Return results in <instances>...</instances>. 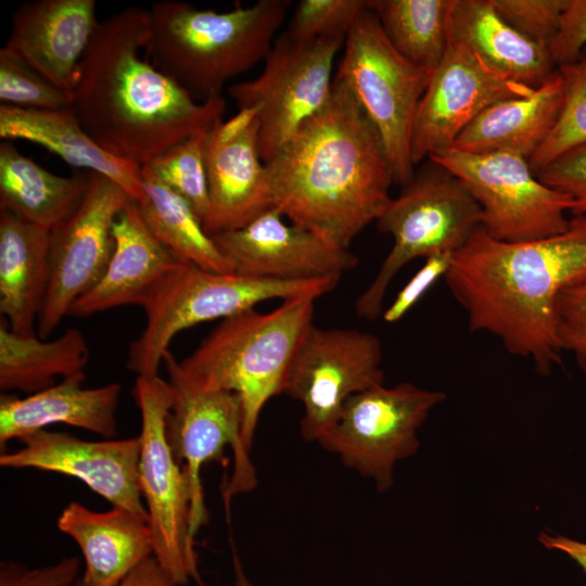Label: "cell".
Returning a JSON list of instances; mask_svg holds the SVG:
<instances>
[{"label":"cell","mask_w":586,"mask_h":586,"mask_svg":"<svg viewBox=\"0 0 586 586\" xmlns=\"http://www.w3.org/2000/svg\"><path fill=\"white\" fill-rule=\"evenodd\" d=\"M556 336L586 373V279L561 292L556 305Z\"/></svg>","instance_id":"37"},{"label":"cell","mask_w":586,"mask_h":586,"mask_svg":"<svg viewBox=\"0 0 586 586\" xmlns=\"http://www.w3.org/2000/svg\"><path fill=\"white\" fill-rule=\"evenodd\" d=\"M88 178L89 173L52 174L10 141L0 143V208L29 224L51 231L68 219L85 198Z\"/></svg>","instance_id":"28"},{"label":"cell","mask_w":586,"mask_h":586,"mask_svg":"<svg viewBox=\"0 0 586 586\" xmlns=\"http://www.w3.org/2000/svg\"><path fill=\"white\" fill-rule=\"evenodd\" d=\"M451 171L482 211L494 239L522 242L564 231L572 201L543 183L528 160L511 153H470L454 148L429 157Z\"/></svg>","instance_id":"12"},{"label":"cell","mask_w":586,"mask_h":586,"mask_svg":"<svg viewBox=\"0 0 586 586\" xmlns=\"http://www.w3.org/2000/svg\"><path fill=\"white\" fill-rule=\"evenodd\" d=\"M232 263L234 272L244 276L303 280L339 276L358 264L348 249L331 244L317 233L286 224L271 208L246 226L212 237Z\"/></svg>","instance_id":"19"},{"label":"cell","mask_w":586,"mask_h":586,"mask_svg":"<svg viewBox=\"0 0 586 586\" xmlns=\"http://www.w3.org/2000/svg\"><path fill=\"white\" fill-rule=\"evenodd\" d=\"M368 0H301L284 33L292 39L346 38Z\"/></svg>","instance_id":"35"},{"label":"cell","mask_w":586,"mask_h":586,"mask_svg":"<svg viewBox=\"0 0 586 586\" xmlns=\"http://www.w3.org/2000/svg\"><path fill=\"white\" fill-rule=\"evenodd\" d=\"M0 101L25 110L53 111L73 106V98L17 55L0 50Z\"/></svg>","instance_id":"34"},{"label":"cell","mask_w":586,"mask_h":586,"mask_svg":"<svg viewBox=\"0 0 586 586\" xmlns=\"http://www.w3.org/2000/svg\"><path fill=\"white\" fill-rule=\"evenodd\" d=\"M50 230L0 213V313L11 331L34 335L50 281Z\"/></svg>","instance_id":"27"},{"label":"cell","mask_w":586,"mask_h":586,"mask_svg":"<svg viewBox=\"0 0 586 586\" xmlns=\"http://www.w3.org/2000/svg\"><path fill=\"white\" fill-rule=\"evenodd\" d=\"M114 251L99 282L71 310L87 317L125 305H143L182 262L149 230L130 199L113 224Z\"/></svg>","instance_id":"21"},{"label":"cell","mask_w":586,"mask_h":586,"mask_svg":"<svg viewBox=\"0 0 586 586\" xmlns=\"http://www.w3.org/2000/svg\"><path fill=\"white\" fill-rule=\"evenodd\" d=\"M536 176L572 201L573 216L586 215V142L553 160Z\"/></svg>","instance_id":"38"},{"label":"cell","mask_w":586,"mask_h":586,"mask_svg":"<svg viewBox=\"0 0 586 586\" xmlns=\"http://www.w3.org/2000/svg\"><path fill=\"white\" fill-rule=\"evenodd\" d=\"M148 9L99 22L72 92L86 132L110 154L141 167L222 120L226 101L198 102L146 56Z\"/></svg>","instance_id":"1"},{"label":"cell","mask_w":586,"mask_h":586,"mask_svg":"<svg viewBox=\"0 0 586 586\" xmlns=\"http://www.w3.org/2000/svg\"><path fill=\"white\" fill-rule=\"evenodd\" d=\"M79 565L77 557L35 569L5 561L0 565V586H72L78 578Z\"/></svg>","instance_id":"39"},{"label":"cell","mask_w":586,"mask_h":586,"mask_svg":"<svg viewBox=\"0 0 586 586\" xmlns=\"http://www.w3.org/2000/svg\"><path fill=\"white\" fill-rule=\"evenodd\" d=\"M129 200L116 182L89 173L79 207L50 231V281L37 321L39 337L48 339L104 275L114 251L113 224Z\"/></svg>","instance_id":"15"},{"label":"cell","mask_w":586,"mask_h":586,"mask_svg":"<svg viewBox=\"0 0 586 586\" xmlns=\"http://www.w3.org/2000/svg\"><path fill=\"white\" fill-rule=\"evenodd\" d=\"M290 3L259 0L216 12L182 1H157L148 9L145 54L193 98L221 97L230 79L265 61Z\"/></svg>","instance_id":"4"},{"label":"cell","mask_w":586,"mask_h":586,"mask_svg":"<svg viewBox=\"0 0 586 586\" xmlns=\"http://www.w3.org/2000/svg\"><path fill=\"white\" fill-rule=\"evenodd\" d=\"M206 135L189 138L142 166L181 196L191 206L202 224L209 209L205 165Z\"/></svg>","instance_id":"33"},{"label":"cell","mask_w":586,"mask_h":586,"mask_svg":"<svg viewBox=\"0 0 586 586\" xmlns=\"http://www.w3.org/2000/svg\"><path fill=\"white\" fill-rule=\"evenodd\" d=\"M132 397L141 417L139 486L148 512L153 557L176 586L191 582L206 586L190 531L189 483L166 436L173 400L170 385L158 374L139 375Z\"/></svg>","instance_id":"9"},{"label":"cell","mask_w":586,"mask_h":586,"mask_svg":"<svg viewBox=\"0 0 586 586\" xmlns=\"http://www.w3.org/2000/svg\"><path fill=\"white\" fill-rule=\"evenodd\" d=\"M444 279L471 332L493 335L547 374L561 362L558 297L586 279V215H574L558 234L522 242L481 227L451 255Z\"/></svg>","instance_id":"3"},{"label":"cell","mask_w":586,"mask_h":586,"mask_svg":"<svg viewBox=\"0 0 586 586\" xmlns=\"http://www.w3.org/2000/svg\"><path fill=\"white\" fill-rule=\"evenodd\" d=\"M232 566L234 572V586H256L245 573L234 547H232Z\"/></svg>","instance_id":"44"},{"label":"cell","mask_w":586,"mask_h":586,"mask_svg":"<svg viewBox=\"0 0 586 586\" xmlns=\"http://www.w3.org/2000/svg\"><path fill=\"white\" fill-rule=\"evenodd\" d=\"M586 47V0H568L549 51L557 67L575 62Z\"/></svg>","instance_id":"40"},{"label":"cell","mask_w":586,"mask_h":586,"mask_svg":"<svg viewBox=\"0 0 586 586\" xmlns=\"http://www.w3.org/2000/svg\"><path fill=\"white\" fill-rule=\"evenodd\" d=\"M94 0H36L11 17L5 49L72 95L97 30Z\"/></svg>","instance_id":"20"},{"label":"cell","mask_w":586,"mask_h":586,"mask_svg":"<svg viewBox=\"0 0 586 586\" xmlns=\"http://www.w3.org/2000/svg\"><path fill=\"white\" fill-rule=\"evenodd\" d=\"M432 72L402 56L367 8L344 42L336 75L345 81L382 141L393 182L404 186L415 174L411 133Z\"/></svg>","instance_id":"10"},{"label":"cell","mask_w":586,"mask_h":586,"mask_svg":"<svg viewBox=\"0 0 586 586\" xmlns=\"http://www.w3.org/2000/svg\"><path fill=\"white\" fill-rule=\"evenodd\" d=\"M163 365L173 396L166 436L189 483L190 531L195 538L208 520L201 481L203 466L211 461L225 463V449L231 448L233 469L222 491L226 512L234 496L256 487L257 476L251 453L243 443L239 396L230 391L203 388L193 383L169 349L163 356Z\"/></svg>","instance_id":"8"},{"label":"cell","mask_w":586,"mask_h":586,"mask_svg":"<svg viewBox=\"0 0 586 586\" xmlns=\"http://www.w3.org/2000/svg\"><path fill=\"white\" fill-rule=\"evenodd\" d=\"M533 90L501 78L450 36L417 109L411 133L413 165L451 149L461 131L491 105Z\"/></svg>","instance_id":"16"},{"label":"cell","mask_w":586,"mask_h":586,"mask_svg":"<svg viewBox=\"0 0 586 586\" xmlns=\"http://www.w3.org/2000/svg\"><path fill=\"white\" fill-rule=\"evenodd\" d=\"M562 104L563 82L557 72L530 94L484 110L461 131L453 148L470 153H511L530 161L552 131Z\"/></svg>","instance_id":"26"},{"label":"cell","mask_w":586,"mask_h":586,"mask_svg":"<svg viewBox=\"0 0 586 586\" xmlns=\"http://www.w3.org/2000/svg\"><path fill=\"white\" fill-rule=\"evenodd\" d=\"M143 191L136 201L152 234L180 262L202 269L234 272L191 206L142 167Z\"/></svg>","instance_id":"30"},{"label":"cell","mask_w":586,"mask_h":586,"mask_svg":"<svg viewBox=\"0 0 586 586\" xmlns=\"http://www.w3.org/2000/svg\"><path fill=\"white\" fill-rule=\"evenodd\" d=\"M259 111L241 109L205 138L209 237L242 228L273 208L268 170L259 152Z\"/></svg>","instance_id":"17"},{"label":"cell","mask_w":586,"mask_h":586,"mask_svg":"<svg viewBox=\"0 0 586 586\" xmlns=\"http://www.w3.org/2000/svg\"><path fill=\"white\" fill-rule=\"evenodd\" d=\"M453 4L454 0H368L393 48L431 72L449 43Z\"/></svg>","instance_id":"31"},{"label":"cell","mask_w":586,"mask_h":586,"mask_svg":"<svg viewBox=\"0 0 586 586\" xmlns=\"http://www.w3.org/2000/svg\"><path fill=\"white\" fill-rule=\"evenodd\" d=\"M381 364L374 334L313 323L293 355L282 393L304 407L302 437L317 442L351 396L383 384Z\"/></svg>","instance_id":"14"},{"label":"cell","mask_w":586,"mask_h":586,"mask_svg":"<svg viewBox=\"0 0 586 586\" xmlns=\"http://www.w3.org/2000/svg\"><path fill=\"white\" fill-rule=\"evenodd\" d=\"M273 208L291 224L348 249L391 200L380 136L344 80L266 163Z\"/></svg>","instance_id":"2"},{"label":"cell","mask_w":586,"mask_h":586,"mask_svg":"<svg viewBox=\"0 0 586 586\" xmlns=\"http://www.w3.org/2000/svg\"><path fill=\"white\" fill-rule=\"evenodd\" d=\"M445 397L410 382L373 386L351 396L317 443L385 492L396 463L417 453L419 429Z\"/></svg>","instance_id":"11"},{"label":"cell","mask_w":586,"mask_h":586,"mask_svg":"<svg viewBox=\"0 0 586 586\" xmlns=\"http://www.w3.org/2000/svg\"><path fill=\"white\" fill-rule=\"evenodd\" d=\"M89 348L82 332L66 329L53 340L20 335L0 323V388L34 394L54 385L56 378L85 372Z\"/></svg>","instance_id":"29"},{"label":"cell","mask_w":586,"mask_h":586,"mask_svg":"<svg viewBox=\"0 0 586 586\" xmlns=\"http://www.w3.org/2000/svg\"><path fill=\"white\" fill-rule=\"evenodd\" d=\"M345 38L295 40L282 34L254 79L229 87L239 110L259 111V152L266 164L297 128L328 102L336 53Z\"/></svg>","instance_id":"13"},{"label":"cell","mask_w":586,"mask_h":586,"mask_svg":"<svg viewBox=\"0 0 586 586\" xmlns=\"http://www.w3.org/2000/svg\"><path fill=\"white\" fill-rule=\"evenodd\" d=\"M339 279V276H329L277 280L215 272L181 263L143 305L145 327L131 342L126 366L137 377L157 375L165 352L180 331L201 322L225 319L272 298H318L332 291Z\"/></svg>","instance_id":"6"},{"label":"cell","mask_w":586,"mask_h":586,"mask_svg":"<svg viewBox=\"0 0 586 586\" xmlns=\"http://www.w3.org/2000/svg\"><path fill=\"white\" fill-rule=\"evenodd\" d=\"M558 72L563 82V104L552 131L528 161L535 175L586 142V47L575 62L559 66Z\"/></svg>","instance_id":"32"},{"label":"cell","mask_w":586,"mask_h":586,"mask_svg":"<svg viewBox=\"0 0 586 586\" xmlns=\"http://www.w3.org/2000/svg\"><path fill=\"white\" fill-rule=\"evenodd\" d=\"M498 14L535 43L549 49L568 0H491Z\"/></svg>","instance_id":"36"},{"label":"cell","mask_w":586,"mask_h":586,"mask_svg":"<svg viewBox=\"0 0 586 586\" xmlns=\"http://www.w3.org/2000/svg\"><path fill=\"white\" fill-rule=\"evenodd\" d=\"M393 238L374 279L357 298L359 317L377 319L395 276L411 260L454 254L482 227V211L463 183L428 158L375 220Z\"/></svg>","instance_id":"7"},{"label":"cell","mask_w":586,"mask_h":586,"mask_svg":"<svg viewBox=\"0 0 586 586\" xmlns=\"http://www.w3.org/2000/svg\"><path fill=\"white\" fill-rule=\"evenodd\" d=\"M59 531L78 545L85 586H118L141 562L153 556L149 519L113 507L98 512L71 501L58 518Z\"/></svg>","instance_id":"23"},{"label":"cell","mask_w":586,"mask_h":586,"mask_svg":"<svg viewBox=\"0 0 586 586\" xmlns=\"http://www.w3.org/2000/svg\"><path fill=\"white\" fill-rule=\"evenodd\" d=\"M538 540L547 549L565 553L586 573V543L546 532L539 534Z\"/></svg>","instance_id":"43"},{"label":"cell","mask_w":586,"mask_h":586,"mask_svg":"<svg viewBox=\"0 0 586 586\" xmlns=\"http://www.w3.org/2000/svg\"><path fill=\"white\" fill-rule=\"evenodd\" d=\"M20 441L21 448L1 453L2 468L37 469L78 479L113 507L148 518L139 486V436L86 441L44 429Z\"/></svg>","instance_id":"18"},{"label":"cell","mask_w":586,"mask_h":586,"mask_svg":"<svg viewBox=\"0 0 586 586\" xmlns=\"http://www.w3.org/2000/svg\"><path fill=\"white\" fill-rule=\"evenodd\" d=\"M450 36L506 80L535 89L558 72L549 49L514 29L491 0H454Z\"/></svg>","instance_id":"25"},{"label":"cell","mask_w":586,"mask_h":586,"mask_svg":"<svg viewBox=\"0 0 586 586\" xmlns=\"http://www.w3.org/2000/svg\"><path fill=\"white\" fill-rule=\"evenodd\" d=\"M0 138L41 145L73 167L113 180L135 201L142 195V167L101 148L82 128L73 107L38 111L0 105Z\"/></svg>","instance_id":"24"},{"label":"cell","mask_w":586,"mask_h":586,"mask_svg":"<svg viewBox=\"0 0 586 586\" xmlns=\"http://www.w3.org/2000/svg\"><path fill=\"white\" fill-rule=\"evenodd\" d=\"M72 586H85L81 578H77ZM118 586H176L156 559L151 556L133 569Z\"/></svg>","instance_id":"42"},{"label":"cell","mask_w":586,"mask_h":586,"mask_svg":"<svg viewBox=\"0 0 586 586\" xmlns=\"http://www.w3.org/2000/svg\"><path fill=\"white\" fill-rule=\"evenodd\" d=\"M315 300L298 296L269 313L251 308L227 317L179 361L196 385L239 396L242 437L250 453L260 412L270 398L283 393L293 355L313 324Z\"/></svg>","instance_id":"5"},{"label":"cell","mask_w":586,"mask_h":586,"mask_svg":"<svg viewBox=\"0 0 586 586\" xmlns=\"http://www.w3.org/2000/svg\"><path fill=\"white\" fill-rule=\"evenodd\" d=\"M453 254L441 253L425 258L424 265L416 272L408 283L399 291L394 301L383 313V320L394 323L400 320L421 296L444 277Z\"/></svg>","instance_id":"41"},{"label":"cell","mask_w":586,"mask_h":586,"mask_svg":"<svg viewBox=\"0 0 586 586\" xmlns=\"http://www.w3.org/2000/svg\"><path fill=\"white\" fill-rule=\"evenodd\" d=\"M85 372L62 379L54 385L25 397L1 395L0 447L63 423L93 432L105 440L117 434L116 411L122 387L118 383L87 388Z\"/></svg>","instance_id":"22"}]
</instances>
